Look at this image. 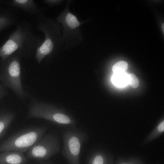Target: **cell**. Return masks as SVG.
<instances>
[{
	"mask_svg": "<svg viewBox=\"0 0 164 164\" xmlns=\"http://www.w3.org/2000/svg\"><path fill=\"white\" fill-rule=\"evenodd\" d=\"M120 164H129L128 163H122Z\"/></svg>",
	"mask_w": 164,
	"mask_h": 164,
	"instance_id": "d6986e66",
	"label": "cell"
},
{
	"mask_svg": "<svg viewBox=\"0 0 164 164\" xmlns=\"http://www.w3.org/2000/svg\"><path fill=\"white\" fill-rule=\"evenodd\" d=\"M15 116L13 112H8L0 115V137L5 132Z\"/></svg>",
	"mask_w": 164,
	"mask_h": 164,
	"instance_id": "7c38bea8",
	"label": "cell"
},
{
	"mask_svg": "<svg viewBox=\"0 0 164 164\" xmlns=\"http://www.w3.org/2000/svg\"><path fill=\"white\" fill-rule=\"evenodd\" d=\"M27 162L23 153L15 151L0 153V164H26Z\"/></svg>",
	"mask_w": 164,
	"mask_h": 164,
	"instance_id": "30bf717a",
	"label": "cell"
},
{
	"mask_svg": "<svg viewBox=\"0 0 164 164\" xmlns=\"http://www.w3.org/2000/svg\"><path fill=\"white\" fill-rule=\"evenodd\" d=\"M21 58L18 55L14 53L2 61L7 86L19 98L23 100L26 94L22 82Z\"/></svg>",
	"mask_w": 164,
	"mask_h": 164,
	"instance_id": "8992f818",
	"label": "cell"
},
{
	"mask_svg": "<svg viewBox=\"0 0 164 164\" xmlns=\"http://www.w3.org/2000/svg\"><path fill=\"white\" fill-rule=\"evenodd\" d=\"M36 26L45 36L44 40L35 51V59L40 64L45 57L59 49L63 42L61 34V26L42 13L37 15Z\"/></svg>",
	"mask_w": 164,
	"mask_h": 164,
	"instance_id": "7a4b0ae2",
	"label": "cell"
},
{
	"mask_svg": "<svg viewBox=\"0 0 164 164\" xmlns=\"http://www.w3.org/2000/svg\"><path fill=\"white\" fill-rule=\"evenodd\" d=\"M42 42L35 34L28 21L23 20L17 24L15 30L0 47V57L4 60L14 53L22 58L30 57Z\"/></svg>",
	"mask_w": 164,
	"mask_h": 164,
	"instance_id": "6da1fadb",
	"label": "cell"
},
{
	"mask_svg": "<svg viewBox=\"0 0 164 164\" xmlns=\"http://www.w3.org/2000/svg\"><path fill=\"white\" fill-rule=\"evenodd\" d=\"M60 145L58 136L48 133L44 135L26 152V156L31 159L47 160L59 152Z\"/></svg>",
	"mask_w": 164,
	"mask_h": 164,
	"instance_id": "ba28073f",
	"label": "cell"
},
{
	"mask_svg": "<svg viewBox=\"0 0 164 164\" xmlns=\"http://www.w3.org/2000/svg\"><path fill=\"white\" fill-rule=\"evenodd\" d=\"M57 22L63 27L62 38L66 45L70 46L80 42L82 35L80 27L86 21L81 22L75 15L71 12L67 4L65 9L57 17Z\"/></svg>",
	"mask_w": 164,
	"mask_h": 164,
	"instance_id": "52a82bcc",
	"label": "cell"
},
{
	"mask_svg": "<svg viewBox=\"0 0 164 164\" xmlns=\"http://www.w3.org/2000/svg\"><path fill=\"white\" fill-rule=\"evenodd\" d=\"M4 3L10 7L20 9L30 15H37L42 13V8L33 0H12L5 1Z\"/></svg>",
	"mask_w": 164,
	"mask_h": 164,
	"instance_id": "9c48e42d",
	"label": "cell"
},
{
	"mask_svg": "<svg viewBox=\"0 0 164 164\" xmlns=\"http://www.w3.org/2000/svg\"><path fill=\"white\" fill-rule=\"evenodd\" d=\"M164 121H163L162 122L160 123L157 129L158 131L160 132H162L164 130Z\"/></svg>",
	"mask_w": 164,
	"mask_h": 164,
	"instance_id": "ac0fdd59",
	"label": "cell"
},
{
	"mask_svg": "<svg viewBox=\"0 0 164 164\" xmlns=\"http://www.w3.org/2000/svg\"><path fill=\"white\" fill-rule=\"evenodd\" d=\"M128 64L125 61H121L116 63L113 67L114 73L125 72L128 68Z\"/></svg>",
	"mask_w": 164,
	"mask_h": 164,
	"instance_id": "9a60e30c",
	"label": "cell"
},
{
	"mask_svg": "<svg viewBox=\"0 0 164 164\" xmlns=\"http://www.w3.org/2000/svg\"><path fill=\"white\" fill-rule=\"evenodd\" d=\"M128 84L133 88H137L139 85V81L137 77L132 73L128 74Z\"/></svg>",
	"mask_w": 164,
	"mask_h": 164,
	"instance_id": "2e32d148",
	"label": "cell"
},
{
	"mask_svg": "<svg viewBox=\"0 0 164 164\" xmlns=\"http://www.w3.org/2000/svg\"><path fill=\"white\" fill-rule=\"evenodd\" d=\"M87 164H111L108 158L100 153H94L90 155Z\"/></svg>",
	"mask_w": 164,
	"mask_h": 164,
	"instance_id": "5bb4252c",
	"label": "cell"
},
{
	"mask_svg": "<svg viewBox=\"0 0 164 164\" xmlns=\"http://www.w3.org/2000/svg\"><path fill=\"white\" fill-rule=\"evenodd\" d=\"M47 129L45 126L31 128L10 137L0 145V153L15 151L26 152L45 135Z\"/></svg>",
	"mask_w": 164,
	"mask_h": 164,
	"instance_id": "3957f363",
	"label": "cell"
},
{
	"mask_svg": "<svg viewBox=\"0 0 164 164\" xmlns=\"http://www.w3.org/2000/svg\"><path fill=\"white\" fill-rule=\"evenodd\" d=\"M111 79L112 83L119 87H124L128 84V74L125 72L114 73Z\"/></svg>",
	"mask_w": 164,
	"mask_h": 164,
	"instance_id": "4fadbf2b",
	"label": "cell"
},
{
	"mask_svg": "<svg viewBox=\"0 0 164 164\" xmlns=\"http://www.w3.org/2000/svg\"><path fill=\"white\" fill-rule=\"evenodd\" d=\"M27 116L45 119L61 125L74 127L76 124L73 118L56 107L34 98L31 100Z\"/></svg>",
	"mask_w": 164,
	"mask_h": 164,
	"instance_id": "277c9868",
	"label": "cell"
},
{
	"mask_svg": "<svg viewBox=\"0 0 164 164\" xmlns=\"http://www.w3.org/2000/svg\"><path fill=\"white\" fill-rule=\"evenodd\" d=\"M74 127L66 130L63 134L62 153L68 164H80L81 150L87 138V135L86 132Z\"/></svg>",
	"mask_w": 164,
	"mask_h": 164,
	"instance_id": "5b68a950",
	"label": "cell"
},
{
	"mask_svg": "<svg viewBox=\"0 0 164 164\" xmlns=\"http://www.w3.org/2000/svg\"><path fill=\"white\" fill-rule=\"evenodd\" d=\"M63 1L62 0H45L43 2L47 4L49 7H52L59 4Z\"/></svg>",
	"mask_w": 164,
	"mask_h": 164,
	"instance_id": "e0dca14e",
	"label": "cell"
},
{
	"mask_svg": "<svg viewBox=\"0 0 164 164\" xmlns=\"http://www.w3.org/2000/svg\"></svg>",
	"mask_w": 164,
	"mask_h": 164,
	"instance_id": "ffe728a7",
	"label": "cell"
},
{
	"mask_svg": "<svg viewBox=\"0 0 164 164\" xmlns=\"http://www.w3.org/2000/svg\"><path fill=\"white\" fill-rule=\"evenodd\" d=\"M16 15L11 8H0V32L14 24Z\"/></svg>",
	"mask_w": 164,
	"mask_h": 164,
	"instance_id": "8fae6325",
	"label": "cell"
}]
</instances>
